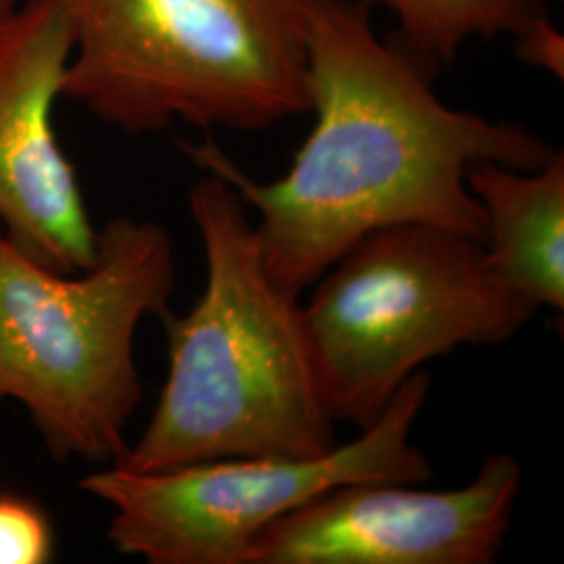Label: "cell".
Here are the masks:
<instances>
[{
	"instance_id": "obj_8",
	"label": "cell",
	"mask_w": 564,
	"mask_h": 564,
	"mask_svg": "<svg viewBox=\"0 0 564 564\" xmlns=\"http://www.w3.org/2000/svg\"><path fill=\"white\" fill-rule=\"evenodd\" d=\"M72 46L65 0H20L0 25V228L59 272L95 262L99 235L55 130Z\"/></svg>"
},
{
	"instance_id": "obj_11",
	"label": "cell",
	"mask_w": 564,
	"mask_h": 564,
	"mask_svg": "<svg viewBox=\"0 0 564 564\" xmlns=\"http://www.w3.org/2000/svg\"><path fill=\"white\" fill-rule=\"evenodd\" d=\"M55 545V529L41 505L0 491V564L51 563Z\"/></svg>"
},
{
	"instance_id": "obj_3",
	"label": "cell",
	"mask_w": 564,
	"mask_h": 564,
	"mask_svg": "<svg viewBox=\"0 0 564 564\" xmlns=\"http://www.w3.org/2000/svg\"><path fill=\"white\" fill-rule=\"evenodd\" d=\"M63 97L126 134L260 132L312 111L314 0H65Z\"/></svg>"
},
{
	"instance_id": "obj_9",
	"label": "cell",
	"mask_w": 564,
	"mask_h": 564,
	"mask_svg": "<svg viewBox=\"0 0 564 564\" xmlns=\"http://www.w3.org/2000/svg\"><path fill=\"white\" fill-rule=\"evenodd\" d=\"M468 188L485 214V258L491 270L538 310H564V158L538 170L484 162Z\"/></svg>"
},
{
	"instance_id": "obj_12",
	"label": "cell",
	"mask_w": 564,
	"mask_h": 564,
	"mask_svg": "<svg viewBox=\"0 0 564 564\" xmlns=\"http://www.w3.org/2000/svg\"><path fill=\"white\" fill-rule=\"evenodd\" d=\"M517 55L538 67L552 74L554 78L563 80L564 74V39L563 34L542 15L533 21L521 36L514 39Z\"/></svg>"
},
{
	"instance_id": "obj_2",
	"label": "cell",
	"mask_w": 564,
	"mask_h": 564,
	"mask_svg": "<svg viewBox=\"0 0 564 564\" xmlns=\"http://www.w3.org/2000/svg\"><path fill=\"white\" fill-rule=\"evenodd\" d=\"M207 279L184 316L163 314L167 375L120 464L167 470L242 456L314 458L337 445L335 414L303 318L282 291L239 193L207 174L188 191Z\"/></svg>"
},
{
	"instance_id": "obj_13",
	"label": "cell",
	"mask_w": 564,
	"mask_h": 564,
	"mask_svg": "<svg viewBox=\"0 0 564 564\" xmlns=\"http://www.w3.org/2000/svg\"><path fill=\"white\" fill-rule=\"evenodd\" d=\"M15 7H18V0H0V25L11 18Z\"/></svg>"
},
{
	"instance_id": "obj_6",
	"label": "cell",
	"mask_w": 564,
	"mask_h": 564,
	"mask_svg": "<svg viewBox=\"0 0 564 564\" xmlns=\"http://www.w3.org/2000/svg\"><path fill=\"white\" fill-rule=\"evenodd\" d=\"M431 391L414 372L360 437L314 458L242 456L167 470L109 464L80 481L109 506L107 538L123 556L149 564H245L268 524L314 498L354 481L431 479V464L410 442Z\"/></svg>"
},
{
	"instance_id": "obj_10",
	"label": "cell",
	"mask_w": 564,
	"mask_h": 564,
	"mask_svg": "<svg viewBox=\"0 0 564 564\" xmlns=\"http://www.w3.org/2000/svg\"><path fill=\"white\" fill-rule=\"evenodd\" d=\"M381 7L398 21L400 46L433 76L470 41L521 36L542 18L538 0H356Z\"/></svg>"
},
{
	"instance_id": "obj_5",
	"label": "cell",
	"mask_w": 564,
	"mask_h": 564,
	"mask_svg": "<svg viewBox=\"0 0 564 564\" xmlns=\"http://www.w3.org/2000/svg\"><path fill=\"white\" fill-rule=\"evenodd\" d=\"M314 284L303 318L328 403L360 431L429 360L508 341L538 312L491 270L484 242L426 224L366 235Z\"/></svg>"
},
{
	"instance_id": "obj_7",
	"label": "cell",
	"mask_w": 564,
	"mask_h": 564,
	"mask_svg": "<svg viewBox=\"0 0 564 564\" xmlns=\"http://www.w3.org/2000/svg\"><path fill=\"white\" fill-rule=\"evenodd\" d=\"M405 481L339 485L268 524L245 564H491L523 489L510 454L485 458L470 484L431 491Z\"/></svg>"
},
{
	"instance_id": "obj_1",
	"label": "cell",
	"mask_w": 564,
	"mask_h": 564,
	"mask_svg": "<svg viewBox=\"0 0 564 564\" xmlns=\"http://www.w3.org/2000/svg\"><path fill=\"white\" fill-rule=\"evenodd\" d=\"M307 65L316 123L279 181L251 178L212 139L181 142L195 165L258 212L263 265L295 297L381 228L426 224L484 242L468 170L484 162L538 170L556 153L519 123L442 101L433 74L383 41L356 0H314Z\"/></svg>"
},
{
	"instance_id": "obj_4",
	"label": "cell",
	"mask_w": 564,
	"mask_h": 564,
	"mask_svg": "<svg viewBox=\"0 0 564 564\" xmlns=\"http://www.w3.org/2000/svg\"><path fill=\"white\" fill-rule=\"evenodd\" d=\"M174 289V241L158 223L109 220L80 272L36 262L0 228V405L20 403L55 460L118 463L142 402L137 333Z\"/></svg>"
}]
</instances>
